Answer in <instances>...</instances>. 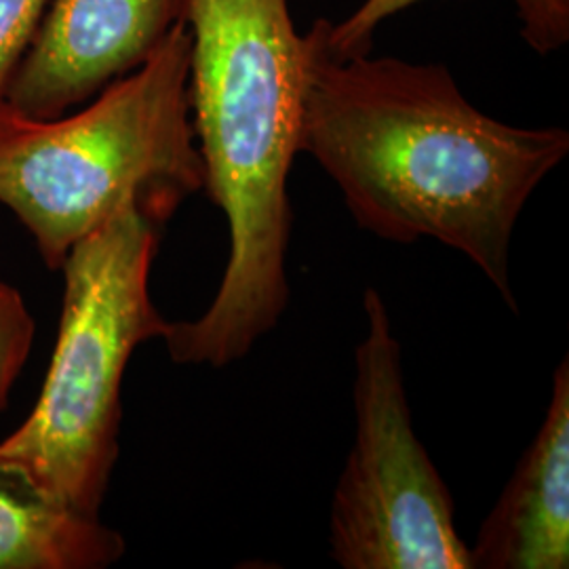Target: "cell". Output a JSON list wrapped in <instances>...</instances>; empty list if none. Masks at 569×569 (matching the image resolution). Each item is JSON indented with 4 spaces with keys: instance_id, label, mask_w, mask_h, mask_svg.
I'll return each instance as SVG.
<instances>
[{
    "instance_id": "obj_1",
    "label": "cell",
    "mask_w": 569,
    "mask_h": 569,
    "mask_svg": "<svg viewBox=\"0 0 569 569\" xmlns=\"http://www.w3.org/2000/svg\"><path fill=\"white\" fill-rule=\"evenodd\" d=\"M326 26L317 20L305 34L300 152L340 188L359 228L390 243L448 244L517 312L512 234L568 157V131L489 117L443 63L338 58Z\"/></svg>"
},
{
    "instance_id": "obj_2",
    "label": "cell",
    "mask_w": 569,
    "mask_h": 569,
    "mask_svg": "<svg viewBox=\"0 0 569 569\" xmlns=\"http://www.w3.org/2000/svg\"><path fill=\"white\" fill-rule=\"evenodd\" d=\"M183 20L203 190L224 213L230 251L207 310L171 321L163 342L173 363L226 367L289 305V173L300 154L306 41L289 0H186Z\"/></svg>"
},
{
    "instance_id": "obj_3",
    "label": "cell",
    "mask_w": 569,
    "mask_h": 569,
    "mask_svg": "<svg viewBox=\"0 0 569 569\" xmlns=\"http://www.w3.org/2000/svg\"><path fill=\"white\" fill-rule=\"evenodd\" d=\"M190 30L173 26L152 56L77 112L34 119L0 100V203L60 270L87 234L124 207L167 224L203 190L190 114Z\"/></svg>"
},
{
    "instance_id": "obj_4",
    "label": "cell",
    "mask_w": 569,
    "mask_h": 569,
    "mask_svg": "<svg viewBox=\"0 0 569 569\" xmlns=\"http://www.w3.org/2000/svg\"><path fill=\"white\" fill-rule=\"evenodd\" d=\"M161 224L131 204L61 264L58 340L30 416L0 441V468L61 509L100 517L121 446L122 380L169 321L150 296Z\"/></svg>"
},
{
    "instance_id": "obj_5",
    "label": "cell",
    "mask_w": 569,
    "mask_h": 569,
    "mask_svg": "<svg viewBox=\"0 0 569 569\" xmlns=\"http://www.w3.org/2000/svg\"><path fill=\"white\" fill-rule=\"evenodd\" d=\"M355 352V441L329 512V552L345 569H472L453 498L416 435L401 345L369 287Z\"/></svg>"
},
{
    "instance_id": "obj_6",
    "label": "cell",
    "mask_w": 569,
    "mask_h": 569,
    "mask_svg": "<svg viewBox=\"0 0 569 569\" xmlns=\"http://www.w3.org/2000/svg\"><path fill=\"white\" fill-rule=\"evenodd\" d=\"M186 0H49L4 100L34 119H56L142 66Z\"/></svg>"
},
{
    "instance_id": "obj_7",
    "label": "cell",
    "mask_w": 569,
    "mask_h": 569,
    "mask_svg": "<svg viewBox=\"0 0 569 569\" xmlns=\"http://www.w3.org/2000/svg\"><path fill=\"white\" fill-rule=\"evenodd\" d=\"M472 568L568 569L569 361L555 369L533 441L470 547Z\"/></svg>"
},
{
    "instance_id": "obj_8",
    "label": "cell",
    "mask_w": 569,
    "mask_h": 569,
    "mask_svg": "<svg viewBox=\"0 0 569 569\" xmlns=\"http://www.w3.org/2000/svg\"><path fill=\"white\" fill-rule=\"evenodd\" d=\"M124 549L100 517L61 509L0 468V569H103Z\"/></svg>"
},
{
    "instance_id": "obj_9",
    "label": "cell",
    "mask_w": 569,
    "mask_h": 569,
    "mask_svg": "<svg viewBox=\"0 0 569 569\" xmlns=\"http://www.w3.org/2000/svg\"><path fill=\"white\" fill-rule=\"evenodd\" d=\"M422 0H363L345 21H327L329 49L338 58L367 53L376 30L392 16ZM521 23V39L538 56H550L569 41V0H512Z\"/></svg>"
},
{
    "instance_id": "obj_10",
    "label": "cell",
    "mask_w": 569,
    "mask_h": 569,
    "mask_svg": "<svg viewBox=\"0 0 569 569\" xmlns=\"http://www.w3.org/2000/svg\"><path fill=\"white\" fill-rule=\"evenodd\" d=\"M34 333L37 323L23 296L13 284L0 281V413L30 357Z\"/></svg>"
},
{
    "instance_id": "obj_11",
    "label": "cell",
    "mask_w": 569,
    "mask_h": 569,
    "mask_svg": "<svg viewBox=\"0 0 569 569\" xmlns=\"http://www.w3.org/2000/svg\"><path fill=\"white\" fill-rule=\"evenodd\" d=\"M49 0H0V100L30 49Z\"/></svg>"
}]
</instances>
